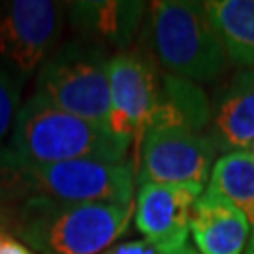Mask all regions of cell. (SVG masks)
Segmentation results:
<instances>
[{"label": "cell", "mask_w": 254, "mask_h": 254, "mask_svg": "<svg viewBox=\"0 0 254 254\" xmlns=\"http://www.w3.org/2000/svg\"><path fill=\"white\" fill-rule=\"evenodd\" d=\"M127 139L108 128L63 111L44 96H30L15 115L6 145L0 149V170L68 162L104 160L125 162Z\"/></svg>", "instance_id": "obj_1"}, {"label": "cell", "mask_w": 254, "mask_h": 254, "mask_svg": "<svg viewBox=\"0 0 254 254\" xmlns=\"http://www.w3.org/2000/svg\"><path fill=\"white\" fill-rule=\"evenodd\" d=\"M2 209V228L38 254H102L127 234L136 205L30 198Z\"/></svg>", "instance_id": "obj_2"}, {"label": "cell", "mask_w": 254, "mask_h": 254, "mask_svg": "<svg viewBox=\"0 0 254 254\" xmlns=\"http://www.w3.org/2000/svg\"><path fill=\"white\" fill-rule=\"evenodd\" d=\"M136 172L128 162L68 160V162L0 170V205L30 198L68 203H134Z\"/></svg>", "instance_id": "obj_3"}, {"label": "cell", "mask_w": 254, "mask_h": 254, "mask_svg": "<svg viewBox=\"0 0 254 254\" xmlns=\"http://www.w3.org/2000/svg\"><path fill=\"white\" fill-rule=\"evenodd\" d=\"M147 23L154 61L166 73L205 83L224 72L226 53L201 2H151Z\"/></svg>", "instance_id": "obj_4"}, {"label": "cell", "mask_w": 254, "mask_h": 254, "mask_svg": "<svg viewBox=\"0 0 254 254\" xmlns=\"http://www.w3.org/2000/svg\"><path fill=\"white\" fill-rule=\"evenodd\" d=\"M36 87V94L59 109L108 128L109 57L104 47L81 40L59 46L40 66Z\"/></svg>", "instance_id": "obj_5"}, {"label": "cell", "mask_w": 254, "mask_h": 254, "mask_svg": "<svg viewBox=\"0 0 254 254\" xmlns=\"http://www.w3.org/2000/svg\"><path fill=\"white\" fill-rule=\"evenodd\" d=\"M68 4L53 0L0 2V61L27 77L53 53Z\"/></svg>", "instance_id": "obj_6"}, {"label": "cell", "mask_w": 254, "mask_h": 254, "mask_svg": "<svg viewBox=\"0 0 254 254\" xmlns=\"http://www.w3.org/2000/svg\"><path fill=\"white\" fill-rule=\"evenodd\" d=\"M160 75L149 53L123 51L109 59V111L108 128L113 136L143 141L158 100Z\"/></svg>", "instance_id": "obj_7"}, {"label": "cell", "mask_w": 254, "mask_h": 254, "mask_svg": "<svg viewBox=\"0 0 254 254\" xmlns=\"http://www.w3.org/2000/svg\"><path fill=\"white\" fill-rule=\"evenodd\" d=\"M217 147L209 134L179 128H147L137 183L201 185L213 170Z\"/></svg>", "instance_id": "obj_8"}, {"label": "cell", "mask_w": 254, "mask_h": 254, "mask_svg": "<svg viewBox=\"0 0 254 254\" xmlns=\"http://www.w3.org/2000/svg\"><path fill=\"white\" fill-rule=\"evenodd\" d=\"M201 185H141L136 201V226L145 241L164 249L189 245V220L194 201L201 196Z\"/></svg>", "instance_id": "obj_9"}, {"label": "cell", "mask_w": 254, "mask_h": 254, "mask_svg": "<svg viewBox=\"0 0 254 254\" xmlns=\"http://www.w3.org/2000/svg\"><path fill=\"white\" fill-rule=\"evenodd\" d=\"M68 23L77 40L92 46L127 51L136 38L145 13L137 0H81L68 4Z\"/></svg>", "instance_id": "obj_10"}, {"label": "cell", "mask_w": 254, "mask_h": 254, "mask_svg": "<svg viewBox=\"0 0 254 254\" xmlns=\"http://www.w3.org/2000/svg\"><path fill=\"white\" fill-rule=\"evenodd\" d=\"M189 228L198 254H243L251 222L232 201L207 189L192 205Z\"/></svg>", "instance_id": "obj_11"}, {"label": "cell", "mask_w": 254, "mask_h": 254, "mask_svg": "<svg viewBox=\"0 0 254 254\" xmlns=\"http://www.w3.org/2000/svg\"><path fill=\"white\" fill-rule=\"evenodd\" d=\"M209 137L224 154L254 143V68L237 72L217 98Z\"/></svg>", "instance_id": "obj_12"}, {"label": "cell", "mask_w": 254, "mask_h": 254, "mask_svg": "<svg viewBox=\"0 0 254 254\" xmlns=\"http://www.w3.org/2000/svg\"><path fill=\"white\" fill-rule=\"evenodd\" d=\"M211 104L194 81L172 73H160L158 100L149 128H179L201 134L211 123Z\"/></svg>", "instance_id": "obj_13"}, {"label": "cell", "mask_w": 254, "mask_h": 254, "mask_svg": "<svg viewBox=\"0 0 254 254\" xmlns=\"http://www.w3.org/2000/svg\"><path fill=\"white\" fill-rule=\"evenodd\" d=\"M203 8L226 59L254 68V0H209Z\"/></svg>", "instance_id": "obj_14"}, {"label": "cell", "mask_w": 254, "mask_h": 254, "mask_svg": "<svg viewBox=\"0 0 254 254\" xmlns=\"http://www.w3.org/2000/svg\"><path fill=\"white\" fill-rule=\"evenodd\" d=\"M209 190L241 209L254 226V154L247 149L222 154L213 164Z\"/></svg>", "instance_id": "obj_15"}, {"label": "cell", "mask_w": 254, "mask_h": 254, "mask_svg": "<svg viewBox=\"0 0 254 254\" xmlns=\"http://www.w3.org/2000/svg\"><path fill=\"white\" fill-rule=\"evenodd\" d=\"M23 75L0 61V149L13 128L19 111V96L23 87Z\"/></svg>", "instance_id": "obj_16"}, {"label": "cell", "mask_w": 254, "mask_h": 254, "mask_svg": "<svg viewBox=\"0 0 254 254\" xmlns=\"http://www.w3.org/2000/svg\"><path fill=\"white\" fill-rule=\"evenodd\" d=\"M102 254H198L196 249L190 245H185L181 249H164L151 243V241H128V243H121L108 249Z\"/></svg>", "instance_id": "obj_17"}, {"label": "cell", "mask_w": 254, "mask_h": 254, "mask_svg": "<svg viewBox=\"0 0 254 254\" xmlns=\"http://www.w3.org/2000/svg\"><path fill=\"white\" fill-rule=\"evenodd\" d=\"M0 254H34V253L25 243H21V241H17V239H13V237L9 236L4 241V245L0 247Z\"/></svg>", "instance_id": "obj_18"}, {"label": "cell", "mask_w": 254, "mask_h": 254, "mask_svg": "<svg viewBox=\"0 0 254 254\" xmlns=\"http://www.w3.org/2000/svg\"><path fill=\"white\" fill-rule=\"evenodd\" d=\"M243 254H254V230H253V236H251V241H249V245H247Z\"/></svg>", "instance_id": "obj_19"}, {"label": "cell", "mask_w": 254, "mask_h": 254, "mask_svg": "<svg viewBox=\"0 0 254 254\" xmlns=\"http://www.w3.org/2000/svg\"><path fill=\"white\" fill-rule=\"evenodd\" d=\"M9 236H11V234H8V232H6L4 228L0 226V247L4 245V241H6V239H8Z\"/></svg>", "instance_id": "obj_20"}, {"label": "cell", "mask_w": 254, "mask_h": 254, "mask_svg": "<svg viewBox=\"0 0 254 254\" xmlns=\"http://www.w3.org/2000/svg\"><path fill=\"white\" fill-rule=\"evenodd\" d=\"M2 218H4V209L0 205V226H2Z\"/></svg>", "instance_id": "obj_21"}, {"label": "cell", "mask_w": 254, "mask_h": 254, "mask_svg": "<svg viewBox=\"0 0 254 254\" xmlns=\"http://www.w3.org/2000/svg\"><path fill=\"white\" fill-rule=\"evenodd\" d=\"M251 147H253V151H251V153H253V154H254V143H253V145H251Z\"/></svg>", "instance_id": "obj_22"}]
</instances>
